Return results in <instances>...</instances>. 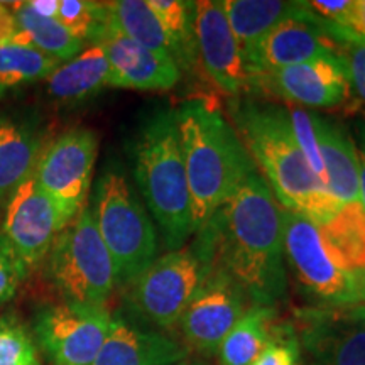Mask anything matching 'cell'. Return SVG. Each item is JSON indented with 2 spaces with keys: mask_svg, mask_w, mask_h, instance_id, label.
Instances as JSON below:
<instances>
[{
  "mask_svg": "<svg viewBox=\"0 0 365 365\" xmlns=\"http://www.w3.org/2000/svg\"><path fill=\"white\" fill-rule=\"evenodd\" d=\"M200 230L208 237L215 261L239 282L250 304L274 308L284 298L282 208L257 168Z\"/></svg>",
  "mask_w": 365,
  "mask_h": 365,
  "instance_id": "obj_1",
  "label": "cell"
},
{
  "mask_svg": "<svg viewBox=\"0 0 365 365\" xmlns=\"http://www.w3.org/2000/svg\"><path fill=\"white\" fill-rule=\"evenodd\" d=\"M286 267L313 307L365 304V208L341 205L323 223L282 210Z\"/></svg>",
  "mask_w": 365,
  "mask_h": 365,
  "instance_id": "obj_2",
  "label": "cell"
},
{
  "mask_svg": "<svg viewBox=\"0 0 365 365\" xmlns=\"http://www.w3.org/2000/svg\"><path fill=\"white\" fill-rule=\"evenodd\" d=\"M232 125L282 210L323 223L341 205L309 170L286 107L237 97L228 105Z\"/></svg>",
  "mask_w": 365,
  "mask_h": 365,
  "instance_id": "obj_3",
  "label": "cell"
},
{
  "mask_svg": "<svg viewBox=\"0 0 365 365\" xmlns=\"http://www.w3.org/2000/svg\"><path fill=\"white\" fill-rule=\"evenodd\" d=\"M175 115L196 234L255 170V164L230 118L213 100H186Z\"/></svg>",
  "mask_w": 365,
  "mask_h": 365,
  "instance_id": "obj_4",
  "label": "cell"
},
{
  "mask_svg": "<svg viewBox=\"0 0 365 365\" xmlns=\"http://www.w3.org/2000/svg\"><path fill=\"white\" fill-rule=\"evenodd\" d=\"M134 175L164 245L168 250L185 247L195 235L193 205L175 110H161L145 122L134 145Z\"/></svg>",
  "mask_w": 365,
  "mask_h": 365,
  "instance_id": "obj_5",
  "label": "cell"
},
{
  "mask_svg": "<svg viewBox=\"0 0 365 365\" xmlns=\"http://www.w3.org/2000/svg\"><path fill=\"white\" fill-rule=\"evenodd\" d=\"M195 235L193 244L156 257L125 286L132 312L158 330H175L215 262L208 237Z\"/></svg>",
  "mask_w": 365,
  "mask_h": 365,
  "instance_id": "obj_6",
  "label": "cell"
},
{
  "mask_svg": "<svg viewBox=\"0 0 365 365\" xmlns=\"http://www.w3.org/2000/svg\"><path fill=\"white\" fill-rule=\"evenodd\" d=\"M91 213L115 267L117 286L125 287L156 259V227L127 178L117 170L100 176Z\"/></svg>",
  "mask_w": 365,
  "mask_h": 365,
  "instance_id": "obj_7",
  "label": "cell"
},
{
  "mask_svg": "<svg viewBox=\"0 0 365 365\" xmlns=\"http://www.w3.org/2000/svg\"><path fill=\"white\" fill-rule=\"evenodd\" d=\"M44 264L63 299L107 308L117 274L88 203L59 232Z\"/></svg>",
  "mask_w": 365,
  "mask_h": 365,
  "instance_id": "obj_8",
  "label": "cell"
},
{
  "mask_svg": "<svg viewBox=\"0 0 365 365\" xmlns=\"http://www.w3.org/2000/svg\"><path fill=\"white\" fill-rule=\"evenodd\" d=\"M110 325L107 308L63 299L38 309L34 341L51 365H93Z\"/></svg>",
  "mask_w": 365,
  "mask_h": 365,
  "instance_id": "obj_9",
  "label": "cell"
},
{
  "mask_svg": "<svg viewBox=\"0 0 365 365\" xmlns=\"http://www.w3.org/2000/svg\"><path fill=\"white\" fill-rule=\"evenodd\" d=\"M97 150V134L83 127L63 132L41 150L33 176L58 205L66 223L86 205Z\"/></svg>",
  "mask_w": 365,
  "mask_h": 365,
  "instance_id": "obj_10",
  "label": "cell"
},
{
  "mask_svg": "<svg viewBox=\"0 0 365 365\" xmlns=\"http://www.w3.org/2000/svg\"><path fill=\"white\" fill-rule=\"evenodd\" d=\"M252 307L239 282L217 261L181 314L182 340L202 355H215L223 339Z\"/></svg>",
  "mask_w": 365,
  "mask_h": 365,
  "instance_id": "obj_11",
  "label": "cell"
},
{
  "mask_svg": "<svg viewBox=\"0 0 365 365\" xmlns=\"http://www.w3.org/2000/svg\"><path fill=\"white\" fill-rule=\"evenodd\" d=\"M68 225L58 205L29 176L11 195L2 220V239L27 271L44 264L59 232Z\"/></svg>",
  "mask_w": 365,
  "mask_h": 365,
  "instance_id": "obj_12",
  "label": "cell"
},
{
  "mask_svg": "<svg viewBox=\"0 0 365 365\" xmlns=\"http://www.w3.org/2000/svg\"><path fill=\"white\" fill-rule=\"evenodd\" d=\"M296 319V335L309 365H365V304L301 308Z\"/></svg>",
  "mask_w": 365,
  "mask_h": 365,
  "instance_id": "obj_13",
  "label": "cell"
},
{
  "mask_svg": "<svg viewBox=\"0 0 365 365\" xmlns=\"http://www.w3.org/2000/svg\"><path fill=\"white\" fill-rule=\"evenodd\" d=\"M250 86L276 95L287 103L314 110H333L352 100L345 70L335 53L313 61L261 73L249 80V90Z\"/></svg>",
  "mask_w": 365,
  "mask_h": 365,
  "instance_id": "obj_14",
  "label": "cell"
},
{
  "mask_svg": "<svg viewBox=\"0 0 365 365\" xmlns=\"http://www.w3.org/2000/svg\"><path fill=\"white\" fill-rule=\"evenodd\" d=\"M196 61L210 83L228 98L249 90L239 41L218 0L195 2Z\"/></svg>",
  "mask_w": 365,
  "mask_h": 365,
  "instance_id": "obj_15",
  "label": "cell"
},
{
  "mask_svg": "<svg viewBox=\"0 0 365 365\" xmlns=\"http://www.w3.org/2000/svg\"><path fill=\"white\" fill-rule=\"evenodd\" d=\"M330 54H333V39L328 36L322 19L308 11L274 27L242 59L249 81L261 73L313 61Z\"/></svg>",
  "mask_w": 365,
  "mask_h": 365,
  "instance_id": "obj_16",
  "label": "cell"
},
{
  "mask_svg": "<svg viewBox=\"0 0 365 365\" xmlns=\"http://www.w3.org/2000/svg\"><path fill=\"white\" fill-rule=\"evenodd\" d=\"M93 43L102 46L110 63V88L168 91L175 88L181 78L180 66L171 56L153 51L125 38L113 29L108 21Z\"/></svg>",
  "mask_w": 365,
  "mask_h": 365,
  "instance_id": "obj_17",
  "label": "cell"
},
{
  "mask_svg": "<svg viewBox=\"0 0 365 365\" xmlns=\"http://www.w3.org/2000/svg\"><path fill=\"white\" fill-rule=\"evenodd\" d=\"M190 355L188 346L125 318L112 314V325L93 365H176Z\"/></svg>",
  "mask_w": 365,
  "mask_h": 365,
  "instance_id": "obj_18",
  "label": "cell"
},
{
  "mask_svg": "<svg viewBox=\"0 0 365 365\" xmlns=\"http://www.w3.org/2000/svg\"><path fill=\"white\" fill-rule=\"evenodd\" d=\"M313 124L325 164L328 191L340 205L360 202L359 161L352 130L317 112H313Z\"/></svg>",
  "mask_w": 365,
  "mask_h": 365,
  "instance_id": "obj_19",
  "label": "cell"
},
{
  "mask_svg": "<svg viewBox=\"0 0 365 365\" xmlns=\"http://www.w3.org/2000/svg\"><path fill=\"white\" fill-rule=\"evenodd\" d=\"M112 83L110 63L102 46L90 43L75 58L61 63L46 78L49 97L61 103L83 102Z\"/></svg>",
  "mask_w": 365,
  "mask_h": 365,
  "instance_id": "obj_20",
  "label": "cell"
},
{
  "mask_svg": "<svg viewBox=\"0 0 365 365\" xmlns=\"http://www.w3.org/2000/svg\"><path fill=\"white\" fill-rule=\"evenodd\" d=\"M39 135L26 122L0 113V203L34 175L41 150Z\"/></svg>",
  "mask_w": 365,
  "mask_h": 365,
  "instance_id": "obj_21",
  "label": "cell"
},
{
  "mask_svg": "<svg viewBox=\"0 0 365 365\" xmlns=\"http://www.w3.org/2000/svg\"><path fill=\"white\" fill-rule=\"evenodd\" d=\"M222 6L228 24L239 41L242 56L261 43L281 22L309 11L307 2L284 0H225Z\"/></svg>",
  "mask_w": 365,
  "mask_h": 365,
  "instance_id": "obj_22",
  "label": "cell"
},
{
  "mask_svg": "<svg viewBox=\"0 0 365 365\" xmlns=\"http://www.w3.org/2000/svg\"><path fill=\"white\" fill-rule=\"evenodd\" d=\"M277 313L271 307L252 304L217 349L218 365H250L271 341Z\"/></svg>",
  "mask_w": 365,
  "mask_h": 365,
  "instance_id": "obj_23",
  "label": "cell"
},
{
  "mask_svg": "<svg viewBox=\"0 0 365 365\" xmlns=\"http://www.w3.org/2000/svg\"><path fill=\"white\" fill-rule=\"evenodd\" d=\"M105 7L108 24L113 29L144 48L173 58L170 36L149 7L148 0H113L105 2Z\"/></svg>",
  "mask_w": 365,
  "mask_h": 365,
  "instance_id": "obj_24",
  "label": "cell"
},
{
  "mask_svg": "<svg viewBox=\"0 0 365 365\" xmlns=\"http://www.w3.org/2000/svg\"><path fill=\"white\" fill-rule=\"evenodd\" d=\"M12 9L19 26V36L34 48L65 63L75 58L85 43L75 38L65 26L53 17L39 16L27 2H6Z\"/></svg>",
  "mask_w": 365,
  "mask_h": 365,
  "instance_id": "obj_25",
  "label": "cell"
},
{
  "mask_svg": "<svg viewBox=\"0 0 365 365\" xmlns=\"http://www.w3.org/2000/svg\"><path fill=\"white\" fill-rule=\"evenodd\" d=\"M59 65L61 61L34 48L19 34L4 41L0 43V95L24 83L46 80Z\"/></svg>",
  "mask_w": 365,
  "mask_h": 365,
  "instance_id": "obj_26",
  "label": "cell"
},
{
  "mask_svg": "<svg viewBox=\"0 0 365 365\" xmlns=\"http://www.w3.org/2000/svg\"><path fill=\"white\" fill-rule=\"evenodd\" d=\"M148 4L170 36L176 65L180 70H191L198 63L195 46V2L148 0Z\"/></svg>",
  "mask_w": 365,
  "mask_h": 365,
  "instance_id": "obj_27",
  "label": "cell"
},
{
  "mask_svg": "<svg viewBox=\"0 0 365 365\" xmlns=\"http://www.w3.org/2000/svg\"><path fill=\"white\" fill-rule=\"evenodd\" d=\"M322 22L328 36L333 39V53L344 66L352 97L365 105V41L350 31L328 24L325 21Z\"/></svg>",
  "mask_w": 365,
  "mask_h": 365,
  "instance_id": "obj_28",
  "label": "cell"
},
{
  "mask_svg": "<svg viewBox=\"0 0 365 365\" xmlns=\"http://www.w3.org/2000/svg\"><path fill=\"white\" fill-rule=\"evenodd\" d=\"M0 365H41L34 336L12 312L0 317Z\"/></svg>",
  "mask_w": 365,
  "mask_h": 365,
  "instance_id": "obj_29",
  "label": "cell"
},
{
  "mask_svg": "<svg viewBox=\"0 0 365 365\" xmlns=\"http://www.w3.org/2000/svg\"><path fill=\"white\" fill-rule=\"evenodd\" d=\"M56 19L80 41H90L107 24V7L105 2L90 0H59Z\"/></svg>",
  "mask_w": 365,
  "mask_h": 365,
  "instance_id": "obj_30",
  "label": "cell"
},
{
  "mask_svg": "<svg viewBox=\"0 0 365 365\" xmlns=\"http://www.w3.org/2000/svg\"><path fill=\"white\" fill-rule=\"evenodd\" d=\"M286 110L289 113V120H291V125H293L294 139L296 143H298L304 159H307L309 170H312L314 173V176H317L318 180L327 186L325 164H323L322 153H319V145L317 139V132H314L313 112L293 103H287Z\"/></svg>",
  "mask_w": 365,
  "mask_h": 365,
  "instance_id": "obj_31",
  "label": "cell"
},
{
  "mask_svg": "<svg viewBox=\"0 0 365 365\" xmlns=\"http://www.w3.org/2000/svg\"><path fill=\"white\" fill-rule=\"evenodd\" d=\"M250 365H303V349L294 327L291 323L277 325L271 341Z\"/></svg>",
  "mask_w": 365,
  "mask_h": 365,
  "instance_id": "obj_32",
  "label": "cell"
},
{
  "mask_svg": "<svg viewBox=\"0 0 365 365\" xmlns=\"http://www.w3.org/2000/svg\"><path fill=\"white\" fill-rule=\"evenodd\" d=\"M27 274L29 271L22 266V262L0 235V307L9 303L17 294Z\"/></svg>",
  "mask_w": 365,
  "mask_h": 365,
  "instance_id": "obj_33",
  "label": "cell"
},
{
  "mask_svg": "<svg viewBox=\"0 0 365 365\" xmlns=\"http://www.w3.org/2000/svg\"><path fill=\"white\" fill-rule=\"evenodd\" d=\"M307 6L314 16L328 24L346 27L352 16L354 0H312Z\"/></svg>",
  "mask_w": 365,
  "mask_h": 365,
  "instance_id": "obj_34",
  "label": "cell"
},
{
  "mask_svg": "<svg viewBox=\"0 0 365 365\" xmlns=\"http://www.w3.org/2000/svg\"><path fill=\"white\" fill-rule=\"evenodd\" d=\"M355 149H357V161H359V195L360 203L365 208V120L359 118L352 129Z\"/></svg>",
  "mask_w": 365,
  "mask_h": 365,
  "instance_id": "obj_35",
  "label": "cell"
},
{
  "mask_svg": "<svg viewBox=\"0 0 365 365\" xmlns=\"http://www.w3.org/2000/svg\"><path fill=\"white\" fill-rule=\"evenodd\" d=\"M17 34H19V26L12 9L6 2H0V43L14 39Z\"/></svg>",
  "mask_w": 365,
  "mask_h": 365,
  "instance_id": "obj_36",
  "label": "cell"
},
{
  "mask_svg": "<svg viewBox=\"0 0 365 365\" xmlns=\"http://www.w3.org/2000/svg\"><path fill=\"white\" fill-rule=\"evenodd\" d=\"M341 29L350 31V33L357 36V38L365 41V0H354L352 16H350V21L346 27H341Z\"/></svg>",
  "mask_w": 365,
  "mask_h": 365,
  "instance_id": "obj_37",
  "label": "cell"
},
{
  "mask_svg": "<svg viewBox=\"0 0 365 365\" xmlns=\"http://www.w3.org/2000/svg\"><path fill=\"white\" fill-rule=\"evenodd\" d=\"M27 4H29V7L33 9L34 12H38L39 16L53 17V19H56L59 0H29Z\"/></svg>",
  "mask_w": 365,
  "mask_h": 365,
  "instance_id": "obj_38",
  "label": "cell"
},
{
  "mask_svg": "<svg viewBox=\"0 0 365 365\" xmlns=\"http://www.w3.org/2000/svg\"><path fill=\"white\" fill-rule=\"evenodd\" d=\"M176 365H200V364H191V362H181V364H176Z\"/></svg>",
  "mask_w": 365,
  "mask_h": 365,
  "instance_id": "obj_39",
  "label": "cell"
}]
</instances>
